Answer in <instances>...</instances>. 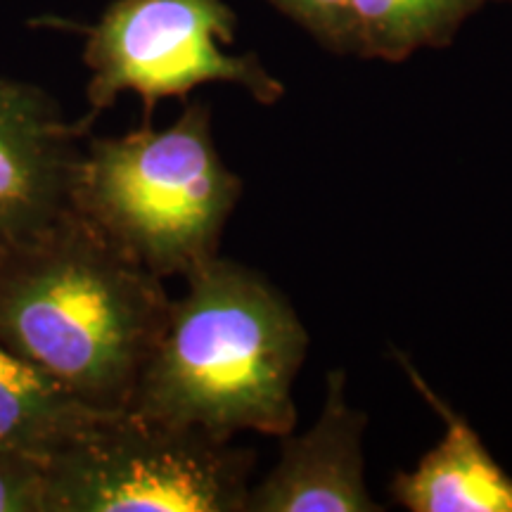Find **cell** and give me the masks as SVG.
Wrapping results in <instances>:
<instances>
[{
	"instance_id": "8992f818",
	"label": "cell",
	"mask_w": 512,
	"mask_h": 512,
	"mask_svg": "<svg viewBox=\"0 0 512 512\" xmlns=\"http://www.w3.org/2000/svg\"><path fill=\"white\" fill-rule=\"evenodd\" d=\"M86 119L29 81L0 76V254L53 226L72 209Z\"/></svg>"
},
{
	"instance_id": "3957f363",
	"label": "cell",
	"mask_w": 512,
	"mask_h": 512,
	"mask_svg": "<svg viewBox=\"0 0 512 512\" xmlns=\"http://www.w3.org/2000/svg\"><path fill=\"white\" fill-rule=\"evenodd\" d=\"M242 178L221 157L211 107L185 102L169 126L88 136L72 211L159 278H188L219 256Z\"/></svg>"
},
{
	"instance_id": "6da1fadb",
	"label": "cell",
	"mask_w": 512,
	"mask_h": 512,
	"mask_svg": "<svg viewBox=\"0 0 512 512\" xmlns=\"http://www.w3.org/2000/svg\"><path fill=\"white\" fill-rule=\"evenodd\" d=\"M171 299L72 209L0 254V342L105 413L131 406Z\"/></svg>"
},
{
	"instance_id": "8fae6325",
	"label": "cell",
	"mask_w": 512,
	"mask_h": 512,
	"mask_svg": "<svg viewBox=\"0 0 512 512\" xmlns=\"http://www.w3.org/2000/svg\"><path fill=\"white\" fill-rule=\"evenodd\" d=\"M271 3L304 31H309L325 50L356 55L351 0H271Z\"/></svg>"
},
{
	"instance_id": "5b68a950",
	"label": "cell",
	"mask_w": 512,
	"mask_h": 512,
	"mask_svg": "<svg viewBox=\"0 0 512 512\" xmlns=\"http://www.w3.org/2000/svg\"><path fill=\"white\" fill-rule=\"evenodd\" d=\"M238 17L226 0H114L86 27L88 124L110 110L119 95L143 100V121H152L166 98L188 100L207 83H230L259 105L283 100L285 83L256 53H228Z\"/></svg>"
},
{
	"instance_id": "7c38bea8",
	"label": "cell",
	"mask_w": 512,
	"mask_h": 512,
	"mask_svg": "<svg viewBox=\"0 0 512 512\" xmlns=\"http://www.w3.org/2000/svg\"><path fill=\"white\" fill-rule=\"evenodd\" d=\"M0 512H46V460L0 446Z\"/></svg>"
},
{
	"instance_id": "9c48e42d",
	"label": "cell",
	"mask_w": 512,
	"mask_h": 512,
	"mask_svg": "<svg viewBox=\"0 0 512 512\" xmlns=\"http://www.w3.org/2000/svg\"><path fill=\"white\" fill-rule=\"evenodd\" d=\"M105 415L0 342V446L48 460Z\"/></svg>"
},
{
	"instance_id": "52a82bcc",
	"label": "cell",
	"mask_w": 512,
	"mask_h": 512,
	"mask_svg": "<svg viewBox=\"0 0 512 512\" xmlns=\"http://www.w3.org/2000/svg\"><path fill=\"white\" fill-rule=\"evenodd\" d=\"M349 375L335 368L325 375V399L318 420L302 434L287 432L278 463L252 484L245 512H382L368 489L363 439L368 415L351 406Z\"/></svg>"
},
{
	"instance_id": "277c9868",
	"label": "cell",
	"mask_w": 512,
	"mask_h": 512,
	"mask_svg": "<svg viewBox=\"0 0 512 512\" xmlns=\"http://www.w3.org/2000/svg\"><path fill=\"white\" fill-rule=\"evenodd\" d=\"M256 451L107 413L46 460V512H245Z\"/></svg>"
},
{
	"instance_id": "7a4b0ae2",
	"label": "cell",
	"mask_w": 512,
	"mask_h": 512,
	"mask_svg": "<svg viewBox=\"0 0 512 512\" xmlns=\"http://www.w3.org/2000/svg\"><path fill=\"white\" fill-rule=\"evenodd\" d=\"M309 330L264 273L219 254L185 278L128 411L216 439L297 427Z\"/></svg>"
},
{
	"instance_id": "ba28073f",
	"label": "cell",
	"mask_w": 512,
	"mask_h": 512,
	"mask_svg": "<svg viewBox=\"0 0 512 512\" xmlns=\"http://www.w3.org/2000/svg\"><path fill=\"white\" fill-rule=\"evenodd\" d=\"M399 363L422 399L444 418L446 432L413 470L396 472L394 501L411 512H512V477L411 361L399 356Z\"/></svg>"
},
{
	"instance_id": "30bf717a",
	"label": "cell",
	"mask_w": 512,
	"mask_h": 512,
	"mask_svg": "<svg viewBox=\"0 0 512 512\" xmlns=\"http://www.w3.org/2000/svg\"><path fill=\"white\" fill-rule=\"evenodd\" d=\"M489 0H351L356 55L403 62L425 48H444L465 19Z\"/></svg>"
}]
</instances>
